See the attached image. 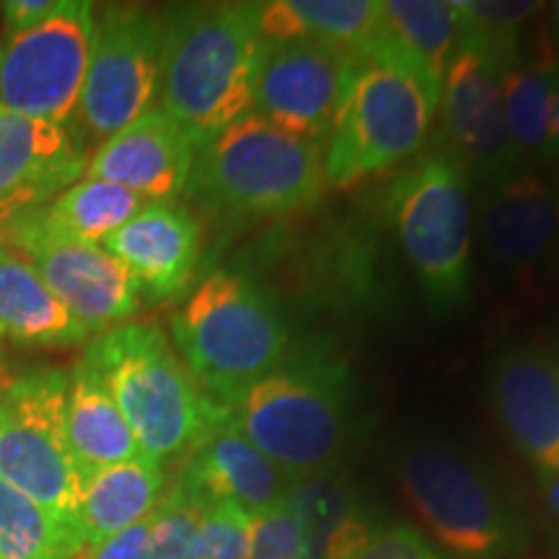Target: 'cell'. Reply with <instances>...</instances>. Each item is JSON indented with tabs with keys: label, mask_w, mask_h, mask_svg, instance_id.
<instances>
[{
	"label": "cell",
	"mask_w": 559,
	"mask_h": 559,
	"mask_svg": "<svg viewBox=\"0 0 559 559\" xmlns=\"http://www.w3.org/2000/svg\"><path fill=\"white\" fill-rule=\"evenodd\" d=\"M264 39L254 3H205L164 24L160 109L205 145L251 111Z\"/></svg>",
	"instance_id": "obj_1"
},
{
	"label": "cell",
	"mask_w": 559,
	"mask_h": 559,
	"mask_svg": "<svg viewBox=\"0 0 559 559\" xmlns=\"http://www.w3.org/2000/svg\"><path fill=\"white\" fill-rule=\"evenodd\" d=\"M83 360L109 389L140 453L156 464L187 456L228 415V407L202 391L158 326L120 324L102 332Z\"/></svg>",
	"instance_id": "obj_2"
},
{
	"label": "cell",
	"mask_w": 559,
	"mask_h": 559,
	"mask_svg": "<svg viewBox=\"0 0 559 559\" xmlns=\"http://www.w3.org/2000/svg\"><path fill=\"white\" fill-rule=\"evenodd\" d=\"M174 347L202 391L230 407L249 386L285 366L290 332L254 280L218 270L171 317Z\"/></svg>",
	"instance_id": "obj_3"
},
{
	"label": "cell",
	"mask_w": 559,
	"mask_h": 559,
	"mask_svg": "<svg viewBox=\"0 0 559 559\" xmlns=\"http://www.w3.org/2000/svg\"><path fill=\"white\" fill-rule=\"evenodd\" d=\"M440 81L383 52H362L324 143L326 187L353 190L407 164L438 117Z\"/></svg>",
	"instance_id": "obj_4"
},
{
	"label": "cell",
	"mask_w": 559,
	"mask_h": 559,
	"mask_svg": "<svg viewBox=\"0 0 559 559\" xmlns=\"http://www.w3.org/2000/svg\"><path fill=\"white\" fill-rule=\"evenodd\" d=\"M190 185L228 218H283L324 198V143L290 135L249 111L200 145Z\"/></svg>",
	"instance_id": "obj_5"
},
{
	"label": "cell",
	"mask_w": 559,
	"mask_h": 559,
	"mask_svg": "<svg viewBox=\"0 0 559 559\" xmlns=\"http://www.w3.org/2000/svg\"><path fill=\"white\" fill-rule=\"evenodd\" d=\"M404 262L436 313L464 304L472 285L474 181L440 148L412 158L383 192Z\"/></svg>",
	"instance_id": "obj_6"
},
{
	"label": "cell",
	"mask_w": 559,
	"mask_h": 559,
	"mask_svg": "<svg viewBox=\"0 0 559 559\" xmlns=\"http://www.w3.org/2000/svg\"><path fill=\"white\" fill-rule=\"evenodd\" d=\"M228 409L236 428L293 481L337 469L349 436L345 381L337 368L285 362Z\"/></svg>",
	"instance_id": "obj_7"
},
{
	"label": "cell",
	"mask_w": 559,
	"mask_h": 559,
	"mask_svg": "<svg viewBox=\"0 0 559 559\" xmlns=\"http://www.w3.org/2000/svg\"><path fill=\"white\" fill-rule=\"evenodd\" d=\"M70 373L39 368L13 379L0 394V481L45 510L70 534L79 523L81 474L66 438ZM86 542V539H83Z\"/></svg>",
	"instance_id": "obj_8"
},
{
	"label": "cell",
	"mask_w": 559,
	"mask_h": 559,
	"mask_svg": "<svg viewBox=\"0 0 559 559\" xmlns=\"http://www.w3.org/2000/svg\"><path fill=\"white\" fill-rule=\"evenodd\" d=\"M402 489L409 508L449 555L502 559L523 542L519 515L500 489L459 451L419 443L402 456Z\"/></svg>",
	"instance_id": "obj_9"
},
{
	"label": "cell",
	"mask_w": 559,
	"mask_h": 559,
	"mask_svg": "<svg viewBox=\"0 0 559 559\" xmlns=\"http://www.w3.org/2000/svg\"><path fill=\"white\" fill-rule=\"evenodd\" d=\"M94 3L60 0V9L0 47V109L66 124L75 115L94 45Z\"/></svg>",
	"instance_id": "obj_10"
},
{
	"label": "cell",
	"mask_w": 559,
	"mask_h": 559,
	"mask_svg": "<svg viewBox=\"0 0 559 559\" xmlns=\"http://www.w3.org/2000/svg\"><path fill=\"white\" fill-rule=\"evenodd\" d=\"M513 52L461 39L440 83L438 148L464 166L474 185L481 187L521 171L502 99V73Z\"/></svg>",
	"instance_id": "obj_11"
},
{
	"label": "cell",
	"mask_w": 559,
	"mask_h": 559,
	"mask_svg": "<svg viewBox=\"0 0 559 559\" xmlns=\"http://www.w3.org/2000/svg\"><path fill=\"white\" fill-rule=\"evenodd\" d=\"M164 21L143 9H109L94 29L79 117L91 138H107L153 109L160 94Z\"/></svg>",
	"instance_id": "obj_12"
},
{
	"label": "cell",
	"mask_w": 559,
	"mask_h": 559,
	"mask_svg": "<svg viewBox=\"0 0 559 559\" xmlns=\"http://www.w3.org/2000/svg\"><path fill=\"white\" fill-rule=\"evenodd\" d=\"M360 52L321 41H264L251 111L290 135L326 143Z\"/></svg>",
	"instance_id": "obj_13"
},
{
	"label": "cell",
	"mask_w": 559,
	"mask_h": 559,
	"mask_svg": "<svg viewBox=\"0 0 559 559\" xmlns=\"http://www.w3.org/2000/svg\"><path fill=\"white\" fill-rule=\"evenodd\" d=\"M39 207L19 215L9 243L88 334L124 324L140 309L143 296L135 275L104 247L47 234L39 223Z\"/></svg>",
	"instance_id": "obj_14"
},
{
	"label": "cell",
	"mask_w": 559,
	"mask_h": 559,
	"mask_svg": "<svg viewBox=\"0 0 559 559\" xmlns=\"http://www.w3.org/2000/svg\"><path fill=\"white\" fill-rule=\"evenodd\" d=\"M489 400L502 430L539 477L559 474V358L534 345L508 347L489 368Z\"/></svg>",
	"instance_id": "obj_15"
},
{
	"label": "cell",
	"mask_w": 559,
	"mask_h": 559,
	"mask_svg": "<svg viewBox=\"0 0 559 559\" xmlns=\"http://www.w3.org/2000/svg\"><path fill=\"white\" fill-rule=\"evenodd\" d=\"M479 241L502 275L528 283L557 249V192L542 171L521 169L481 187Z\"/></svg>",
	"instance_id": "obj_16"
},
{
	"label": "cell",
	"mask_w": 559,
	"mask_h": 559,
	"mask_svg": "<svg viewBox=\"0 0 559 559\" xmlns=\"http://www.w3.org/2000/svg\"><path fill=\"white\" fill-rule=\"evenodd\" d=\"M198 151L190 132L164 109L153 107L104 140L86 164V177L120 185L143 200L164 202L190 187Z\"/></svg>",
	"instance_id": "obj_17"
},
{
	"label": "cell",
	"mask_w": 559,
	"mask_h": 559,
	"mask_svg": "<svg viewBox=\"0 0 559 559\" xmlns=\"http://www.w3.org/2000/svg\"><path fill=\"white\" fill-rule=\"evenodd\" d=\"M177 481L205 506L230 502L251 515L283 500L293 485L288 474L236 428L230 409L187 453Z\"/></svg>",
	"instance_id": "obj_18"
},
{
	"label": "cell",
	"mask_w": 559,
	"mask_h": 559,
	"mask_svg": "<svg viewBox=\"0 0 559 559\" xmlns=\"http://www.w3.org/2000/svg\"><path fill=\"white\" fill-rule=\"evenodd\" d=\"M200 223L171 202H148L135 218L102 243L153 298H171L187 288L200 257Z\"/></svg>",
	"instance_id": "obj_19"
},
{
	"label": "cell",
	"mask_w": 559,
	"mask_h": 559,
	"mask_svg": "<svg viewBox=\"0 0 559 559\" xmlns=\"http://www.w3.org/2000/svg\"><path fill=\"white\" fill-rule=\"evenodd\" d=\"M559 52L549 34H536L506 62L502 99L510 145L521 169L542 171L551 160Z\"/></svg>",
	"instance_id": "obj_20"
},
{
	"label": "cell",
	"mask_w": 559,
	"mask_h": 559,
	"mask_svg": "<svg viewBox=\"0 0 559 559\" xmlns=\"http://www.w3.org/2000/svg\"><path fill=\"white\" fill-rule=\"evenodd\" d=\"M285 502L304 531V559H349L381 528L358 485L337 469L296 479Z\"/></svg>",
	"instance_id": "obj_21"
},
{
	"label": "cell",
	"mask_w": 559,
	"mask_h": 559,
	"mask_svg": "<svg viewBox=\"0 0 559 559\" xmlns=\"http://www.w3.org/2000/svg\"><path fill=\"white\" fill-rule=\"evenodd\" d=\"M83 169V156L62 124L0 109V200L26 190L58 198Z\"/></svg>",
	"instance_id": "obj_22"
},
{
	"label": "cell",
	"mask_w": 559,
	"mask_h": 559,
	"mask_svg": "<svg viewBox=\"0 0 559 559\" xmlns=\"http://www.w3.org/2000/svg\"><path fill=\"white\" fill-rule=\"evenodd\" d=\"M66 438L75 469L81 474V485L91 474L107 466L143 456L109 389L83 358L70 373Z\"/></svg>",
	"instance_id": "obj_23"
},
{
	"label": "cell",
	"mask_w": 559,
	"mask_h": 559,
	"mask_svg": "<svg viewBox=\"0 0 559 559\" xmlns=\"http://www.w3.org/2000/svg\"><path fill=\"white\" fill-rule=\"evenodd\" d=\"M264 41L309 39L362 52L381 24V0H264L254 3Z\"/></svg>",
	"instance_id": "obj_24"
},
{
	"label": "cell",
	"mask_w": 559,
	"mask_h": 559,
	"mask_svg": "<svg viewBox=\"0 0 559 559\" xmlns=\"http://www.w3.org/2000/svg\"><path fill=\"white\" fill-rule=\"evenodd\" d=\"M164 489V469L148 456L122 461L83 479L79 523L86 547L151 519Z\"/></svg>",
	"instance_id": "obj_25"
},
{
	"label": "cell",
	"mask_w": 559,
	"mask_h": 559,
	"mask_svg": "<svg viewBox=\"0 0 559 559\" xmlns=\"http://www.w3.org/2000/svg\"><path fill=\"white\" fill-rule=\"evenodd\" d=\"M0 332L21 345L70 347L88 337L19 251H0Z\"/></svg>",
	"instance_id": "obj_26"
},
{
	"label": "cell",
	"mask_w": 559,
	"mask_h": 559,
	"mask_svg": "<svg viewBox=\"0 0 559 559\" xmlns=\"http://www.w3.org/2000/svg\"><path fill=\"white\" fill-rule=\"evenodd\" d=\"M456 47L459 16L451 0H381L379 34L362 52L391 55L443 83Z\"/></svg>",
	"instance_id": "obj_27"
},
{
	"label": "cell",
	"mask_w": 559,
	"mask_h": 559,
	"mask_svg": "<svg viewBox=\"0 0 559 559\" xmlns=\"http://www.w3.org/2000/svg\"><path fill=\"white\" fill-rule=\"evenodd\" d=\"M148 205L140 194L111 185L104 179H81L52 202L39 207V223L47 234L58 239L96 243L104 241L122 228L124 223Z\"/></svg>",
	"instance_id": "obj_28"
},
{
	"label": "cell",
	"mask_w": 559,
	"mask_h": 559,
	"mask_svg": "<svg viewBox=\"0 0 559 559\" xmlns=\"http://www.w3.org/2000/svg\"><path fill=\"white\" fill-rule=\"evenodd\" d=\"M86 542L0 481V559H81Z\"/></svg>",
	"instance_id": "obj_29"
},
{
	"label": "cell",
	"mask_w": 559,
	"mask_h": 559,
	"mask_svg": "<svg viewBox=\"0 0 559 559\" xmlns=\"http://www.w3.org/2000/svg\"><path fill=\"white\" fill-rule=\"evenodd\" d=\"M205 502L174 481L151 513L148 559H200V526Z\"/></svg>",
	"instance_id": "obj_30"
},
{
	"label": "cell",
	"mask_w": 559,
	"mask_h": 559,
	"mask_svg": "<svg viewBox=\"0 0 559 559\" xmlns=\"http://www.w3.org/2000/svg\"><path fill=\"white\" fill-rule=\"evenodd\" d=\"M459 16V41L472 39L495 47L500 52H513L523 41V29L544 3L534 0H451Z\"/></svg>",
	"instance_id": "obj_31"
},
{
	"label": "cell",
	"mask_w": 559,
	"mask_h": 559,
	"mask_svg": "<svg viewBox=\"0 0 559 559\" xmlns=\"http://www.w3.org/2000/svg\"><path fill=\"white\" fill-rule=\"evenodd\" d=\"M251 513L230 502H210L202 513L200 559H249Z\"/></svg>",
	"instance_id": "obj_32"
},
{
	"label": "cell",
	"mask_w": 559,
	"mask_h": 559,
	"mask_svg": "<svg viewBox=\"0 0 559 559\" xmlns=\"http://www.w3.org/2000/svg\"><path fill=\"white\" fill-rule=\"evenodd\" d=\"M249 559H304V531L285 498L251 515Z\"/></svg>",
	"instance_id": "obj_33"
},
{
	"label": "cell",
	"mask_w": 559,
	"mask_h": 559,
	"mask_svg": "<svg viewBox=\"0 0 559 559\" xmlns=\"http://www.w3.org/2000/svg\"><path fill=\"white\" fill-rule=\"evenodd\" d=\"M349 559H445V555L412 523H391L376 531Z\"/></svg>",
	"instance_id": "obj_34"
},
{
	"label": "cell",
	"mask_w": 559,
	"mask_h": 559,
	"mask_svg": "<svg viewBox=\"0 0 559 559\" xmlns=\"http://www.w3.org/2000/svg\"><path fill=\"white\" fill-rule=\"evenodd\" d=\"M148 536L151 519H145L94 547H86L81 559H148Z\"/></svg>",
	"instance_id": "obj_35"
},
{
	"label": "cell",
	"mask_w": 559,
	"mask_h": 559,
	"mask_svg": "<svg viewBox=\"0 0 559 559\" xmlns=\"http://www.w3.org/2000/svg\"><path fill=\"white\" fill-rule=\"evenodd\" d=\"M60 9V0H9L3 5V19L5 29L13 34L29 32L34 26H39L41 21H47L55 11Z\"/></svg>",
	"instance_id": "obj_36"
},
{
	"label": "cell",
	"mask_w": 559,
	"mask_h": 559,
	"mask_svg": "<svg viewBox=\"0 0 559 559\" xmlns=\"http://www.w3.org/2000/svg\"><path fill=\"white\" fill-rule=\"evenodd\" d=\"M50 194L39 192V190H26V192H16L11 198L0 200V251L9 249V239H11V228L13 223L19 221V215H24L26 210L47 205Z\"/></svg>",
	"instance_id": "obj_37"
},
{
	"label": "cell",
	"mask_w": 559,
	"mask_h": 559,
	"mask_svg": "<svg viewBox=\"0 0 559 559\" xmlns=\"http://www.w3.org/2000/svg\"><path fill=\"white\" fill-rule=\"evenodd\" d=\"M542 487L549 510L559 519V474H555V477H542Z\"/></svg>",
	"instance_id": "obj_38"
},
{
	"label": "cell",
	"mask_w": 559,
	"mask_h": 559,
	"mask_svg": "<svg viewBox=\"0 0 559 559\" xmlns=\"http://www.w3.org/2000/svg\"><path fill=\"white\" fill-rule=\"evenodd\" d=\"M549 166L559 174V73H557V99H555V128H551V160Z\"/></svg>",
	"instance_id": "obj_39"
},
{
	"label": "cell",
	"mask_w": 559,
	"mask_h": 559,
	"mask_svg": "<svg viewBox=\"0 0 559 559\" xmlns=\"http://www.w3.org/2000/svg\"><path fill=\"white\" fill-rule=\"evenodd\" d=\"M551 32H555V37L559 41V0L551 5Z\"/></svg>",
	"instance_id": "obj_40"
},
{
	"label": "cell",
	"mask_w": 559,
	"mask_h": 559,
	"mask_svg": "<svg viewBox=\"0 0 559 559\" xmlns=\"http://www.w3.org/2000/svg\"><path fill=\"white\" fill-rule=\"evenodd\" d=\"M557 249H559V194H557Z\"/></svg>",
	"instance_id": "obj_41"
}]
</instances>
